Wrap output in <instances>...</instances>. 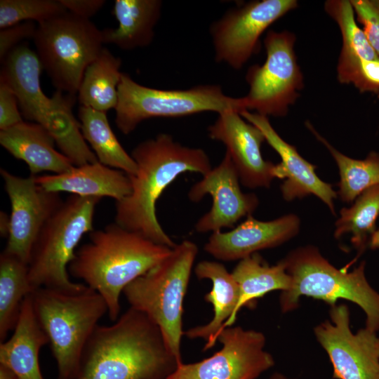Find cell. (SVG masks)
I'll use <instances>...</instances> for the list:
<instances>
[{
    "label": "cell",
    "mask_w": 379,
    "mask_h": 379,
    "mask_svg": "<svg viewBox=\"0 0 379 379\" xmlns=\"http://www.w3.org/2000/svg\"><path fill=\"white\" fill-rule=\"evenodd\" d=\"M331 322L314 329L327 352L335 379H379V338L366 328L354 334L350 327V312L345 305L331 307Z\"/></svg>",
    "instance_id": "obj_13"
},
{
    "label": "cell",
    "mask_w": 379,
    "mask_h": 379,
    "mask_svg": "<svg viewBox=\"0 0 379 379\" xmlns=\"http://www.w3.org/2000/svg\"><path fill=\"white\" fill-rule=\"evenodd\" d=\"M325 11L337 22L343 39V46L338 68L349 67L360 60H379L364 31L354 20L350 1L329 0Z\"/></svg>",
    "instance_id": "obj_32"
},
{
    "label": "cell",
    "mask_w": 379,
    "mask_h": 379,
    "mask_svg": "<svg viewBox=\"0 0 379 379\" xmlns=\"http://www.w3.org/2000/svg\"><path fill=\"white\" fill-rule=\"evenodd\" d=\"M208 134L225 145L244 186L251 189L270 186L275 164L262 156L260 147L265 138L258 128L245 121L239 112L229 110L218 114L208 127Z\"/></svg>",
    "instance_id": "obj_16"
},
{
    "label": "cell",
    "mask_w": 379,
    "mask_h": 379,
    "mask_svg": "<svg viewBox=\"0 0 379 379\" xmlns=\"http://www.w3.org/2000/svg\"><path fill=\"white\" fill-rule=\"evenodd\" d=\"M67 11L60 0H1L0 28L25 22L40 24Z\"/></svg>",
    "instance_id": "obj_33"
},
{
    "label": "cell",
    "mask_w": 379,
    "mask_h": 379,
    "mask_svg": "<svg viewBox=\"0 0 379 379\" xmlns=\"http://www.w3.org/2000/svg\"><path fill=\"white\" fill-rule=\"evenodd\" d=\"M78 115L82 135L98 161L128 175H135L137 165L114 133L107 112L81 105Z\"/></svg>",
    "instance_id": "obj_28"
},
{
    "label": "cell",
    "mask_w": 379,
    "mask_h": 379,
    "mask_svg": "<svg viewBox=\"0 0 379 379\" xmlns=\"http://www.w3.org/2000/svg\"><path fill=\"white\" fill-rule=\"evenodd\" d=\"M67 11L79 18L90 20L105 5L104 0H60Z\"/></svg>",
    "instance_id": "obj_37"
},
{
    "label": "cell",
    "mask_w": 379,
    "mask_h": 379,
    "mask_svg": "<svg viewBox=\"0 0 379 379\" xmlns=\"http://www.w3.org/2000/svg\"><path fill=\"white\" fill-rule=\"evenodd\" d=\"M283 260L292 284L280 295L282 312L295 309L302 295L324 300L331 307L341 298L362 308L366 314V328L379 330V293L366 279L364 262L351 272L338 270L310 246L292 251Z\"/></svg>",
    "instance_id": "obj_6"
},
{
    "label": "cell",
    "mask_w": 379,
    "mask_h": 379,
    "mask_svg": "<svg viewBox=\"0 0 379 379\" xmlns=\"http://www.w3.org/2000/svg\"><path fill=\"white\" fill-rule=\"evenodd\" d=\"M13 331L8 340L0 343V364L10 368L19 379H44L39 355L49 340L36 317L31 294L22 302Z\"/></svg>",
    "instance_id": "obj_23"
},
{
    "label": "cell",
    "mask_w": 379,
    "mask_h": 379,
    "mask_svg": "<svg viewBox=\"0 0 379 379\" xmlns=\"http://www.w3.org/2000/svg\"><path fill=\"white\" fill-rule=\"evenodd\" d=\"M34 288L28 264L4 251L0 255V340L14 329L22 302Z\"/></svg>",
    "instance_id": "obj_29"
},
{
    "label": "cell",
    "mask_w": 379,
    "mask_h": 379,
    "mask_svg": "<svg viewBox=\"0 0 379 379\" xmlns=\"http://www.w3.org/2000/svg\"><path fill=\"white\" fill-rule=\"evenodd\" d=\"M198 248L185 240L156 266L130 283L123 293L130 307L149 317L160 328L180 362L183 304Z\"/></svg>",
    "instance_id": "obj_5"
},
{
    "label": "cell",
    "mask_w": 379,
    "mask_h": 379,
    "mask_svg": "<svg viewBox=\"0 0 379 379\" xmlns=\"http://www.w3.org/2000/svg\"><path fill=\"white\" fill-rule=\"evenodd\" d=\"M89 239L76 251L68 273L102 295L109 319L115 321L124 288L164 260L173 248L158 244L116 222L91 232Z\"/></svg>",
    "instance_id": "obj_3"
},
{
    "label": "cell",
    "mask_w": 379,
    "mask_h": 379,
    "mask_svg": "<svg viewBox=\"0 0 379 379\" xmlns=\"http://www.w3.org/2000/svg\"><path fill=\"white\" fill-rule=\"evenodd\" d=\"M121 59L103 48L86 68L77 99L82 106L107 112L115 109L119 100Z\"/></svg>",
    "instance_id": "obj_26"
},
{
    "label": "cell",
    "mask_w": 379,
    "mask_h": 379,
    "mask_svg": "<svg viewBox=\"0 0 379 379\" xmlns=\"http://www.w3.org/2000/svg\"><path fill=\"white\" fill-rule=\"evenodd\" d=\"M307 126L328 148L338 168L340 180L338 194L344 202H351L369 187L379 185V154L371 152L364 160L350 158L331 145L308 124Z\"/></svg>",
    "instance_id": "obj_30"
},
{
    "label": "cell",
    "mask_w": 379,
    "mask_h": 379,
    "mask_svg": "<svg viewBox=\"0 0 379 379\" xmlns=\"http://www.w3.org/2000/svg\"><path fill=\"white\" fill-rule=\"evenodd\" d=\"M182 363L159 326L130 307L114 324L97 326L71 379H167Z\"/></svg>",
    "instance_id": "obj_1"
},
{
    "label": "cell",
    "mask_w": 379,
    "mask_h": 379,
    "mask_svg": "<svg viewBox=\"0 0 379 379\" xmlns=\"http://www.w3.org/2000/svg\"><path fill=\"white\" fill-rule=\"evenodd\" d=\"M37 25L34 22H25L0 31L1 63L15 48L25 39H34Z\"/></svg>",
    "instance_id": "obj_35"
},
{
    "label": "cell",
    "mask_w": 379,
    "mask_h": 379,
    "mask_svg": "<svg viewBox=\"0 0 379 379\" xmlns=\"http://www.w3.org/2000/svg\"><path fill=\"white\" fill-rule=\"evenodd\" d=\"M33 39L54 87L74 95L86 68L104 48L102 30L68 11L38 24Z\"/></svg>",
    "instance_id": "obj_9"
},
{
    "label": "cell",
    "mask_w": 379,
    "mask_h": 379,
    "mask_svg": "<svg viewBox=\"0 0 379 379\" xmlns=\"http://www.w3.org/2000/svg\"><path fill=\"white\" fill-rule=\"evenodd\" d=\"M162 4L161 0H116L112 14L118 27L102 30L103 44L126 51L149 46L154 37Z\"/></svg>",
    "instance_id": "obj_24"
},
{
    "label": "cell",
    "mask_w": 379,
    "mask_h": 379,
    "mask_svg": "<svg viewBox=\"0 0 379 379\" xmlns=\"http://www.w3.org/2000/svg\"><path fill=\"white\" fill-rule=\"evenodd\" d=\"M217 340L222 345L219 351L197 362H182L167 379H257L274 365L260 331L227 326Z\"/></svg>",
    "instance_id": "obj_12"
},
{
    "label": "cell",
    "mask_w": 379,
    "mask_h": 379,
    "mask_svg": "<svg viewBox=\"0 0 379 379\" xmlns=\"http://www.w3.org/2000/svg\"><path fill=\"white\" fill-rule=\"evenodd\" d=\"M297 5L295 0H261L227 10L209 29L215 61L241 69L257 52L262 34Z\"/></svg>",
    "instance_id": "obj_11"
},
{
    "label": "cell",
    "mask_w": 379,
    "mask_h": 379,
    "mask_svg": "<svg viewBox=\"0 0 379 379\" xmlns=\"http://www.w3.org/2000/svg\"><path fill=\"white\" fill-rule=\"evenodd\" d=\"M18 99L13 92L0 83V130H4L22 122Z\"/></svg>",
    "instance_id": "obj_36"
},
{
    "label": "cell",
    "mask_w": 379,
    "mask_h": 379,
    "mask_svg": "<svg viewBox=\"0 0 379 379\" xmlns=\"http://www.w3.org/2000/svg\"><path fill=\"white\" fill-rule=\"evenodd\" d=\"M369 246L373 249L379 248V230H376L371 236L369 240Z\"/></svg>",
    "instance_id": "obj_40"
},
{
    "label": "cell",
    "mask_w": 379,
    "mask_h": 379,
    "mask_svg": "<svg viewBox=\"0 0 379 379\" xmlns=\"http://www.w3.org/2000/svg\"><path fill=\"white\" fill-rule=\"evenodd\" d=\"M0 144L15 158L27 164L30 175L49 171L60 174L74 166L55 149V142L39 124L25 121L0 130Z\"/></svg>",
    "instance_id": "obj_22"
},
{
    "label": "cell",
    "mask_w": 379,
    "mask_h": 379,
    "mask_svg": "<svg viewBox=\"0 0 379 379\" xmlns=\"http://www.w3.org/2000/svg\"><path fill=\"white\" fill-rule=\"evenodd\" d=\"M100 199L71 194L44 225L28 263L29 278L34 289L74 290L84 285L70 280L68 266L83 236L93 231L95 209Z\"/></svg>",
    "instance_id": "obj_7"
},
{
    "label": "cell",
    "mask_w": 379,
    "mask_h": 379,
    "mask_svg": "<svg viewBox=\"0 0 379 379\" xmlns=\"http://www.w3.org/2000/svg\"><path fill=\"white\" fill-rule=\"evenodd\" d=\"M232 274L239 288L237 314L243 307H251L255 300L267 293L289 290L292 284L284 260L270 266L257 253L239 260Z\"/></svg>",
    "instance_id": "obj_27"
},
{
    "label": "cell",
    "mask_w": 379,
    "mask_h": 379,
    "mask_svg": "<svg viewBox=\"0 0 379 379\" xmlns=\"http://www.w3.org/2000/svg\"><path fill=\"white\" fill-rule=\"evenodd\" d=\"M0 379H19L16 374L8 367L0 364Z\"/></svg>",
    "instance_id": "obj_39"
},
{
    "label": "cell",
    "mask_w": 379,
    "mask_h": 379,
    "mask_svg": "<svg viewBox=\"0 0 379 379\" xmlns=\"http://www.w3.org/2000/svg\"><path fill=\"white\" fill-rule=\"evenodd\" d=\"M114 109L115 123L124 135L145 120L155 117H181L203 112L218 114L244 111L241 98L225 95L220 86L204 84L187 89L164 90L147 87L122 72Z\"/></svg>",
    "instance_id": "obj_8"
},
{
    "label": "cell",
    "mask_w": 379,
    "mask_h": 379,
    "mask_svg": "<svg viewBox=\"0 0 379 379\" xmlns=\"http://www.w3.org/2000/svg\"><path fill=\"white\" fill-rule=\"evenodd\" d=\"M230 155L225 152L220 163L212 168L189 190L192 202L200 201L205 195L212 198L211 209L197 222L199 233H211L223 228H232L243 217L249 216L256 209L259 201L253 193H244Z\"/></svg>",
    "instance_id": "obj_15"
},
{
    "label": "cell",
    "mask_w": 379,
    "mask_h": 379,
    "mask_svg": "<svg viewBox=\"0 0 379 379\" xmlns=\"http://www.w3.org/2000/svg\"><path fill=\"white\" fill-rule=\"evenodd\" d=\"M269 379H290L279 373H274Z\"/></svg>",
    "instance_id": "obj_41"
},
{
    "label": "cell",
    "mask_w": 379,
    "mask_h": 379,
    "mask_svg": "<svg viewBox=\"0 0 379 379\" xmlns=\"http://www.w3.org/2000/svg\"><path fill=\"white\" fill-rule=\"evenodd\" d=\"M300 220L288 214L270 221L251 215L228 232L211 233L204 251L220 261L241 260L258 251L277 246L298 232Z\"/></svg>",
    "instance_id": "obj_18"
},
{
    "label": "cell",
    "mask_w": 379,
    "mask_h": 379,
    "mask_svg": "<svg viewBox=\"0 0 379 379\" xmlns=\"http://www.w3.org/2000/svg\"><path fill=\"white\" fill-rule=\"evenodd\" d=\"M1 65L0 83L15 95L22 117L36 123L51 100L41 87L44 69L37 53L27 44H21L9 53Z\"/></svg>",
    "instance_id": "obj_21"
},
{
    "label": "cell",
    "mask_w": 379,
    "mask_h": 379,
    "mask_svg": "<svg viewBox=\"0 0 379 379\" xmlns=\"http://www.w3.org/2000/svg\"><path fill=\"white\" fill-rule=\"evenodd\" d=\"M77 98V95L56 90L48 108L36 122L47 131L60 152L75 166L98 161L87 145L80 122L73 114Z\"/></svg>",
    "instance_id": "obj_25"
},
{
    "label": "cell",
    "mask_w": 379,
    "mask_h": 379,
    "mask_svg": "<svg viewBox=\"0 0 379 379\" xmlns=\"http://www.w3.org/2000/svg\"><path fill=\"white\" fill-rule=\"evenodd\" d=\"M340 213V216L335 222V237L351 234L352 244L362 251L368 238L371 239L376 231L375 222L379 215V185L364 191L351 207L343 208Z\"/></svg>",
    "instance_id": "obj_31"
},
{
    "label": "cell",
    "mask_w": 379,
    "mask_h": 379,
    "mask_svg": "<svg viewBox=\"0 0 379 379\" xmlns=\"http://www.w3.org/2000/svg\"><path fill=\"white\" fill-rule=\"evenodd\" d=\"M36 182L44 189L54 192H67L81 197H108L119 201L132 190L129 176L124 172L107 166L98 161L74 166L60 174L36 175Z\"/></svg>",
    "instance_id": "obj_20"
},
{
    "label": "cell",
    "mask_w": 379,
    "mask_h": 379,
    "mask_svg": "<svg viewBox=\"0 0 379 379\" xmlns=\"http://www.w3.org/2000/svg\"><path fill=\"white\" fill-rule=\"evenodd\" d=\"M241 116L258 128L265 140L278 153L281 162L275 164L274 178H286L281 186L286 201L314 194L326 204L334 213L333 200L337 197L331 185L321 180L315 173V166L304 159L296 149L284 141L273 128L267 117L244 111Z\"/></svg>",
    "instance_id": "obj_17"
},
{
    "label": "cell",
    "mask_w": 379,
    "mask_h": 379,
    "mask_svg": "<svg viewBox=\"0 0 379 379\" xmlns=\"http://www.w3.org/2000/svg\"><path fill=\"white\" fill-rule=\"evenodd\" d=\"M31 298L48 338L58 379H71L99 320L108 312L107 305L99 293L86 284L74 290L39 287L33 291Z\"/></svg>",
    "instance_id": "obj_4"
},
{
    "label": "cell",
    "mask_w": 379,
    "mask_h": 379,
    "mask_svg": "<svg viewBox=\"0 0 379 379\" xmlns=\"http://www.w3.org/2000/svg\"><path fill=\"white\" fill-rule=\"evenodd\" d=\"M10 231V215L4 211L0 213V232L4 237H8Z\"/></svg>",
    "instance_id": "obj_38"
},
{
    "label": "cell",
    "mask_w": 379,
    "mask_h": 379,
    "mask_svg": "<svg viewBox=\"0 0 379 379\" xmlns=\"http://www.w3.org/2000/svg\"><path fill=\"white\" fill-rule=\"evenodd\" d=\"M350 3L369 44L379 57V0H351Z\"/></svg>",
    "instance_id": "obj_34"
},
{
    "label": "cell",
    "mask_w": 379,
    "mask_h": 379,
    "mask_svg": "<svg viewBox=\"0 0 379 379\" xmlns=\"http://www.w3.org/2000/svg\"><path fill=\"white\" fill-rule=\"evenodd\" d=\"M0 173L11 205L10 231L4 251L28 264L39 233L63 201L60 193L41 187L34 175L23 178L4 168Z\"/></svg>",
    "instance_id": "obj_14"
},
{
    "label": "cell",
    "mask_w": 379,
    "mask_h": 379,
    "mask_svg": "<svg viewBox=\"0 0 379 379\" xmlns=\"http://www.w3.org/2000/svg\"><path fill=\"white\" fill-rule=\"evenodd\" d=\"M194 272L199 279H208L212 282V288L204 299L212 305L213 317L206 324L185 331L184 335L192 340H204L206 341L204 350H207L215 345L218 333L235 322L239 288L232 272L219 262L202 260L196 265Z\"/></svg>",
    "instance_id": "obj_19"
},
{
    "label": "cell",
    "mask_w": 379,
    "mask_h": 379,
    "mask_svg": "<svg viewBox=\"0 0 379 379\" xmlns=\"http://www.w3.org/2000/svg\"><path fill=\"white\" fill-rule=\"evenodd\" d=\"M131 155L137 171L128 175L130 195L116 201L115 222L158 244L173 248L176 244L157 219V201L180 174H206L213 168L210 159L204 149L182 145L168 133L140 142Z\"/></svg>",
    "instance_id": "obj_2"
},
{
    "label": "cell",
    "mask_w": 379,
    "mask_h": 379,
    "mask_svg": "<svg viewBox=\"0 0 379 379\" xmlns=\"http://www.w3.org/2000/svg\"><path fill=\"white\" fill-rule=\"evenodd\" d=\"M295 37L288 31L270 30L265 38L266 60L251 66L246 75L248 93L241 97L244 111L255 110L267 117H283L303 86L293 46Z\"/></svg>",
    "instance_id": "obj_10"
}]
</instances>
